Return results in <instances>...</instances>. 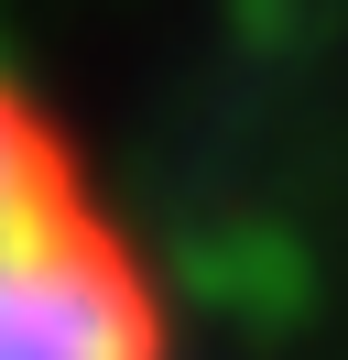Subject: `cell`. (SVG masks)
<instances>
[{"label": "cell", "mask_w": 348, "mask_h": 360, "mask_svg": "<svg viewBox=\"0 0 348 360\" xmlns=\"http://www.w3.org/2000/svg\"><path fill=\"white\" fill-rule=\"evenodd\" d=\"M0 360H174L142 240L22 77H0Z\"/></svg>", "instance_id": "obj_1"}]
</instances>
